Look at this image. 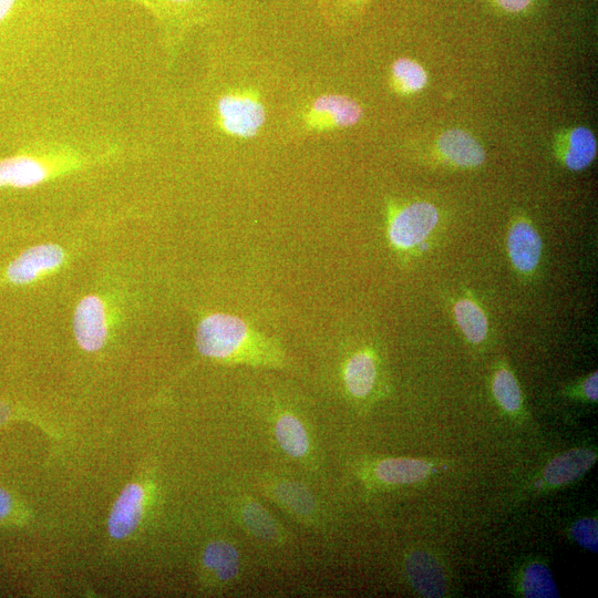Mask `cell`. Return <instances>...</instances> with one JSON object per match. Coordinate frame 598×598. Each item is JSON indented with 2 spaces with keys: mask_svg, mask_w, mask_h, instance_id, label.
Listing matches in <instances>:
<instances>
[{
  "mask_svg": "<svg viewBox=\"0 0 598 598\" xmlns=\"http://www.w3.org/2000/svg\"><path fill=\"white\" fill-rule=\"evenodd\" d=\"M377 378V361L368 350L354 352L343 365L346 390L355 399L368 398L375 386Z\"/></svg>",
  "mask_w": 598,
  "mask_h": 598,
  "instance_id": "obj_16",
  "label": "cell"
},
{
  "mask_svg": "<svg viewBox=\"0 0 598 598\" xmlns=\"http://www.w3.org/2000/svg\"><path fill=\"white\" fill-rule=\"evenodd\" d=\"M196 346L208 358L252 367L283 368V351L244 320L226 313L205 317L197 327Z\"/></svg>",
  "mask_w": 598,
  "mask_h": 598,
  "instance_id": "obj_1",
  "label": "cell"
},
{
  "mask_svg": "<svg viewBox=\"0 0 598 598\" xmlns=\"http://www.w3.org/2000/svg\"><path fill=\"white\" fill-rule=\"evenodd\" d=\"M274 434L281 450L297 460H306L311 452V441L301 420L292 413H281L275 422Z\"/></svg>",
  "mask_w": 598,
  "mask_h": 598,
  "instance_id": "obj_18",
  "label": "cell"
},
{
  "mask_svg": "<svg viewBox=\"0 0 598 598\" xmlns=\"http://www.w3.org/2000/svg\"><path fill=\"white\" fill-rule=\"evenodd\" d=\"M374 474L379 481L385 484H412L429 476L430 465L415 458H385L375 465Z\"/></svg>",
  "mask_w": 598,
  "mask_h": 598,
  "instance_id": "obj_20",
  "label": "cell"
},
{
  "mask_svg": "<svg viewBox=\"0 0 598 598\" xmlns=\"http://www.w3.org/2000/svg\"><path fill=\"white\" fill-rule=\"evenodd\" d=\"M73 330L82 349L96 351L103 347L107 327L104 305L99 297L86 296L79 302L74 312Z\"/></svg>",
  "mask_w": 598,
  "mask_h": 598,
  "instance_id": "obj_8",
  "label": "cell"
},
{
  "mask_svg": "<svg viewBox=\"0 0 598 598\" xmlns=\"http://www.w3.org/2000/svg\"><path fill=\"white\" fill-rule=\"evenodd\" d=\"M65 146H49L45 151L21 152L0 159V187L27 188L47 181L56 162L79 158Z\"/></svg>",
  "mask_w": 598,
  "mask_h": 598,
  "instance_id": "obj_4",
  "label": "cell"
},
{
  "mask_svg": "<svg viewBox=\"0 0 598 598\" xmlns=\"http://www.w3.org/2000/svg\"><path fill=\"white\" fill-rule=\"evenodd\" d=\"M555 150L568 169L582 171L596 158L597 140L588 127L576 126L558 134Z\"/></svg>",
  "mask_w": 598,
  "mask_h": 598,
  "instance_id": "obj_11",
  "label": "cell"
},
{
  "mask_svg": "<svg viewBox=\"0 0 598 598\" xmlns=\"http://www.w3.org/2000/svg\"><path fill=\"white\" fill-rule=\"evenodd\" d=\"M238 516L244 528L259 540L268 544H281L286 530L258 502L243 499L238 505Z\"/></svg>",
  "mask_w": 598,
  "mask_h": 598,
  "instance_id": "obj_15",
  "label": "cell"
},
{
  "mask_svg": "<svg viewBox=\"0 0 598 598\" xmlns=\"http://www.w3.org/2000/svg\"><path fill=\"white\" fill-rule=\"evenodd\" d=\"M492 2L507 13H522L527 11L535 0H492Z\"/></svg>",
  "mask_w": 598,
  "mask_h": 598,
  "instance_id": "obj_26",
  "label": "cell"
},
{
  "mask_svg": "<svg viewBox=\"0 0 598 598\" xmlns=\"http://www.w3.org/2000/svg\"><path fill=\"white\" fill-rule=\"evenodd\" d=\"M439 155L448 164L461 168H476L484 164L486 153L483 145L470 132L448 128L436 140Z\"/></svg>",
  "mask_w": 598,
  "mask_h": 598,
  "instance_id": "obj_10",
  "label": "cell"
},
{
  "mask_svg": "<svg viewBox=\"0 0 598 598\" xmlns=\"http://www.w3.org/2000/svg\"><path fill=\"white\" fill-rule=\"evenodd\" d=\"M144 492L128 484L114 503L109 517V533L116 539L128 536L138 525L143 513Z\"/></svg>",
  "mask_w": 598,
  "mask_h": 598,
  "instance_id": "obj_14",
  "label": "cell"
},
{
  "mask_svg": "<svg viewBox=\"0 0 598 598\" xmlns=\"http://www.w3.org/2000/svg\"><path fill=\"white\" fill-rule=\"evenodd\" d=\"M146 10L156 21L165 44L175 51L185 34L206 21L214 0H124Z\"/></svg>",
  "mask_w": 598,
  "mask_h": 598,
  "instance_id": "obj_3",
  "label": "cell"
},
{
  "mask_svg": "<svg viewBox=\"0 0 598 598\" xmlns=\"http://www.w3.org/2000/svg\"><path fill=\"white\" fill-rule=\"evenodd\" d=\"M542 239L535 227L525 219L514 221L507 236L509 259L516 270L533 272L542 257Z\"/></svg>",
  "mask_w": 598,
  "mask_h": 598,
  "instance_id": "obj_12",
  "label": "cell"
},
{
  "mask_svg": "<svg viewBox=\"0 0 598 598\" xmlns=\"http://www.w3.org/2000/svg\"><path fill=\"white\" fill-rule=\"evenodd\" d=\"M11 506V496L4 489L0 488V520L10 513Z\"/></svg>",
  "mask_w": 598,
  "mask_h": 598,
  "instance_id": "obj_28",
  "label": "cell"
},
{
  "mask_svg": "<svg viewBox=\"0 0 598 598\" xmlns=\"http://www.w3.org/2000/svg\"><path fill=\"white\" fill-rule=\"evenodd\" d=\"M203 565L220 584L236 579L240 568V557L237 548L226 540L209 543L203 553Z\"/></svg>",
  "mask_w": 598,
  "mask_h": 598,
  "instance_id": "obj_19",
  "label": "cell"
},
{
  "mask_svg": "<svg viewBox=\"0 0 598 598\" xmlns=\"http://www.w3.org/2000/svg\"><path fill=\"white\" fill-rule=\"evenodd\" d=\"M63 259L64 252L58 245L43 244L30 247L8 266L7 277L16 285L29 283L41 274L59 267Z\"/></svg>",
  "mask_w": 598,
  "mask_h": 598,
  "instance_id": "obj_9",
  "label": "cell"
},
{
  "mask_svg": "<svg viewBox=\"0 0 598 598\" xmlns=\"http://www.w3.org/2000/svg\"><path fill=\"white\" fill-rule=\"evenodd\" d=\"M523 594L529 598H556L559 596L549 569L539 563L529 565L523 576Z\"/></svg>",
  "mask_w": 598,
  "mask_h": 598,
  "instance_id": "obj_23",
  "label": "cell"
},
{
  "mask_svg": "<svg viewBox=\"0 0 598 598\" xmlns=\"http://www.w3.org/2000/svg\"><path fill=\"white\" fill-rule=\"evenodd\" d=\"M409 579L415 590L425 597H442L446 582L439 561L430 554L414 551L405 560Z\"/></svg>",
  "mask_w": 598,
  "mask_h": 598,
  "instance_id": "obj_13",
  "label": "cell"
},
{
  "mask_svg": "<svg viewBox=\"0 0 598 598\" xmlns=\"http://www.w3.org/2000/svg\"><path fill=\"white\" fill-rule=\"evenodd\" d=\"M363 117V107L353 97L327 93L312 99L299 113L300 127L308 133L349 128Z\"/></svg>",
  "mask_w": 598,
  "mask_h": 598,
  "instance_id": "obj_5",
  "label": "cell"
},
{
  "mask_svg": "<svg viewBox=\"0 0 598 598\" xmlns=\"http://www.w3.org/2000/svg\"><path fill=\"white\" fill-rule=\"evenodd\" d=\"M429 82L424 66L411 58H398L390 68V84L401 95L421 92Z\"/></svg>",
  "mask_w": 598,
  "mask_h": 598,
  "instance_id": "obj_21",
  "label": "cell"
},
{
  "mask_svg": "<svg viewBox=\"0 0 598 598\" xmlns=\"http://www.w3.org/2000/svg\"><path fill=\"white\" fill-rule=\"evenodd\" d=\"M589 448H574L553 458L544 470L545 481L553 486L570 483L582 476L596 462Z\"/></svg>",
  "mask_w": 598,
  "mask_h": 598,
  "instance_id": "obj_17",
  "label": "cell"
},
{
  "mask_svg": "<svg viewBox=\"0 0 598 598\" xmlns=\"http://www.w3.org/2000/svg\"><path fill=\"white\" fill-rule=\"evenodd\" d=\"M8 415V409L3 405H0V423L4 421Z\"/></svg>",
  "mask_w": 598,
  "mask_h": 598,
  "instance_id": "obj_30",
  "label": "cell"
},
{
  "mask_svg": "<svg viewBox=\"0 0 598 598\" xmlns=\"http://www.w3.org/2000/svg\"><path fill=\"white\" fill-rule=\"evenodd\" d=\"M264 486L268 495L295 519L309 526L318 524L320 508L306 486L283 478L265 480Z\"/></svg>",
  "mask_w": 598,
  "mask_h": 598,
  "instance_id": "obj_7",
  "label": "cell"
},
{
  "mask_svg": "<svg viewBox=\"0 0 598 598\" xmlns=\"http://www.w3.org/2000/svg\"><path fill=\"white\" fill-rule=\"evenodd\" d=\"M597 520L595 518H581L571 527L574 539L584 548L597 551Z\"/></svg>",
  "mask_w": 598,
  "mask_h": 598,
  "instance_id": "obj_25",
  "label": "cell"
},
{
  "mask_svg": "<svg viewBox=\"0 0 598 598\" xmlns=\"http://www.w3.org/2000/svg\"><path fill=\"white\" fill-rule=\"evenodd\" d=\"M215 122L227 136L252 138L266 123L267 111L259 92L251 87L230 90L215 104Z\"/></svg>",
  "mask_w": 598,
  "mask_h": 598,
  "instance_id": "obj_2",
  "label": "cell"
},
{
  "mask_svg": "<svg viewBox=\"0 0 598 598\" xmlns=\"http://www.w3.org/2000/svg\"><path fill=\"white\" fill-rule=\"evenodd\" d=\"M342 1L346 4L359 7V6L363 4L367 0H342Z\"/></svg>",
  "mask_w": 598,
  "mask_h": 598,
  "instance_id": "obj_29",
  "label": "cell"
},
{
  "mask_svg": "<svg viewBox=\"0 0 598 598\" xmlns=\"http://www.w3.org/2000/svg\"><path fill=\"white\" fill-rule=\"evenodd\" d=\"M597 381H598V374L597 372H594L584 381V384H582V389L586 396L591 401H597V398H598Z\"/></svg>",
  "mask_w": 598,
  "mask_h": 598,
  "instance_id": "obj_27",
  "label": "cell"
},
{
  "mask_svg": "<svg viewBox=\"0 0 598 598\" xmlns=\"http://www.w3.org/2000/svg\"><path fill=\"white\" fill-rule=\"evenodd\" d=\"M455 320L472 343H481L486 338L488 322L482 308L471 299H461L454 305Z\"/></svg>",
  "mask_w": 598,
  "mask_h": 598,
  "instance_id": "obj_22",
  "label": "cell"
},
{
  "mask_svg": "<svg viewBox=\"0 0 598 598\" xmlns=\"http://www.w3.org/2000/svg\"><path fill=\"white\" fill-rule=\"evenodd\" d=\"M439 210L429 202H414L394 209L388 226L391 245L400 250L417 247L433 233Z\"/></svg>",
  "mask_w": 598,
  "mask_h": 598,
  "instance_id": "obj_6",
  "label": "cell"
},
{
  "mask_svg": "<svg viewBox=\"0 0 598 598\" xmlns=\"http://www.w3.org/2000/svg\"><path fill=\"white\" fill-rule=\"evenodd\" d=\"M492 389L497 402L506 411L515 412L520 408V389L516 378L509 370L501 369L495 373Z\"/></svg>",
  "mask_w": 598,
  "mask_h": 598,
  "instance_id": "obj_24",
  "label": "cell"
}]
</instances>
